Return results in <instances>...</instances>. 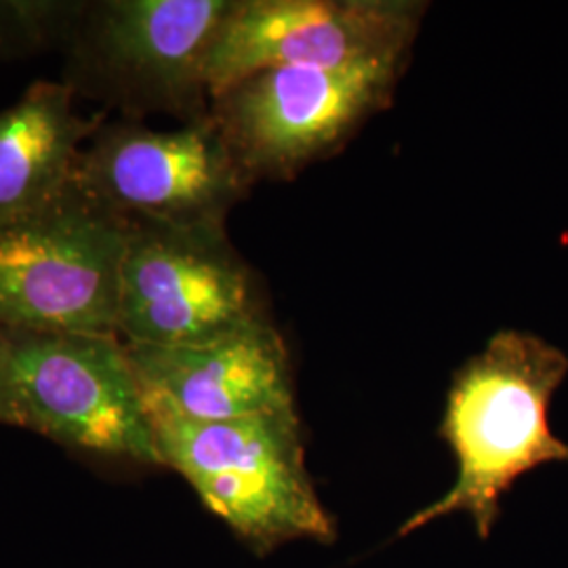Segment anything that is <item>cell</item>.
<instances>
[{"label": "cell", "mask_w": 568, "mask_h": 568, "mask_svg": "<svg viewBox=\"0 0 568 568\" xmlns=\"http://www.w3.org/2000/svg\"><path fill=\"white\" fill-rule=\"evenodd\" d=\"M567 375L568 354L560 347L527 331H497L455 373L448 389L438 434L455 457V483L415 511L398 535L467 514L478 537L488 539L504 495L523 476L548 464H568V445L549 424V406Z\"/></svg>", "instance_id": "obj_1"}, {"label": "cell", "mask_w": 568, "mask_h": 568, "mask_svg": "<svg viewBox=\"0 0 568 568\" xmlns=\"http://www.w3.org/2000/svg\"><path fill=\"white\" fill-rule=\"evenodd\" d=\"M164 467L194 488L255 554L337 535L305 466L297 410L234 422H192L145 398Z\"/></svg>", "instance_id": "obj_2"}, {"label": "cell", "mask_w": 568, "mask_h": 568, "mask_svg": "<svg viewBox=\"0 0 568 568\" xmlns=\"http://www.w3.org/2000/svg\"><path fill=\"white\" fill-rule=\"evenodd\" d=\"M232 7L234 0H82L61 42V82L129 121H204L209 55Z\"/></svg>", "instance_id": "obj_3"}, {"label": "cell", "mask_w": 568, "mask_h": 568, "mask_svg": "<svg viewBox=\"0 0 568 568\" xmlns=\"http://www.w3.org/2000/svg\"><path fill=\"white\" fill-rule=\"evenodd\" d=\"M129 224L74 180L47 201L0 217V337L119 335Z\"/></svg>", "instance_id": "obj_4"}, {"label": "cell", "mask_w": 568, "mask_h": 568, "mask_svg": "<svg viewBox=\"0 0 568 568\" xmlns=\"http://www.w3.org/2000/svg\"><path fill=\"white\" fill-rule=\"evenodd\" d=\"M0 361L20 427L102 459L163 466L142 379L119 335H2Z\"/></svg>", "instance_id": "obj_5"}, {"label": "cell", "mask_w": 568, "mask_h": 568, "mask_svg": "<svg viewBox=\"0 0 568 568\" xmlns=\"http://www.w3.org/2000/svg\"><path fill=\"white\" fill-rule=\"evenodd\" d=\"M406 60L255 72L211 100V119L251 182L291 180L386 110Z\"/></svg>", "instance_id": "obj_6"}, {"label": "cell", "mask_w": 568, "mask_h": 568, "mask_svg": "<svg viewBox=\"0 0 568 568\" xmlns=\"http://www.w3.org/2000/svg\"><path fill=\"white\" fill-rule=\"evenodd\" d=\"M264 321L260 281L225 225L129 224L116 325L124 344H204Z\"/></svg>", "instance_id": "obj_7"}, {"label": "cell", "mask_w": 568, "mask_h": 568, "mask_svg": "<svg viewBox=\"0 0 568 568\" xmlns=\"http://www.w3.org/2000/svg\"><path fill=\"white\" fill-rule=\"evenodd\" d=\"M72 180L126 224L225 225L253 187L211 116L171 131L103 122Z\"/></svg>", "instance_id": "obj_8"}, {"label": "cell", "mask_w": 568, "mask_h": 568, "mask_svg": "<svg viewBox=\"0 0 568 568\" xmlns=\"http://www.w3.org/2000/svg\"><path fill=\"white\" fill-rule=\"evenodd\" d=\"M424 13L410 0H234L209 55L211 100L274 68L408 58Z\"/></svg>", "instance_id": "obj_9"}, {"label": "cell", "mask_w": 568, "mask_h": 568, "mask_svg": "<svg viewBox=\"0 0 568 568\" xmlns=\"http://www.w3.org/2000/svg\"><path fill=\"white\" fill-rule=\"evenodd\" d=\"M145 398L192 422L295 410L288 349L270 321L204 344L126 345Z\"/></svg>", "instance_id": "obj_10"}, {"label": "cell", "mask_w": 568, "mask_h": 568, "mask_svg": "<svg viewBox=\"0 0 568 568\" xmlns=\"http://www.w3.org/2000/svg\"><path fill=\"white\" fill-rule=\"evenodd\" d=\"M103 119L77 114L63 82H37L0 110V217L47 201L70 182L82 143Z\"/></svg>", "instance_id": "obj_11"}, {"label": "cell", "mask_w": 568, "mask_h": 568, "mask_svg": "<svg viewBox=\"0 0 568 568\" xmlns=\"http://www.w3.org/2000/svg\"><path fill=\"white\" fill-rule=\"evenodd\" d=\"M81 0H0V61L60 49Z\"/></svg>", "instance_id": "obj_12"}, {"label": "cell", "mask_w": 568, "mask_h": 568, "mask_svg": "<svg viewBox=\"0 0 568 568\" xmlns=\"http://www.w3.org/2000/svg\"><path fill=\"white\" fill-rule=\"evenodd\" d=\"M0 424L20 427V417H18L16 405H13L11 392H9V386H7V379H4L2 361H0Z\"/></svg>", "instance_id": "obj_13"}]
</instances>
